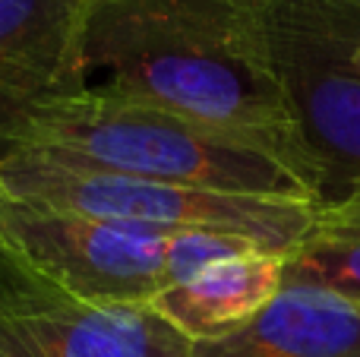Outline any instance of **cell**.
I'll use <instances>...</instances> for the list:
<instances>
[{"label":"cell","instance_id":"1","mask_svg":"<svg viewBox=\"0 0 360 357\" xmlns=\"http://www.w3.org/2000/svg\"><path fill=\"white\" fill-rule=\"evenodd\" d=\"M82 54L111 92L259 145L319 196L243 0H92Z\"/></svg>","mask_w":360,"mask_h":357},{"label":"cell","instance_id":"2","mask_svg":"<svg viewBox=\"0 0 360 357\" xmlns=\"http://www.w3.org/2000/svg\"><path fill=\"white\" fill-rule=\"evenodd\" d=\"M0 152H29L136 181L319 202L310 183L272 152L108 86L0 114Z\"/></svg>","mask_w":360,"mask_h":357},{"label":"cell","instance_id":"3","mask_svg":"<svg viewBox=\"0 0 360 357\" xmlns=\"http://www.w3.org/2000/svg\"><path fill=\"white\" fill-rule=\"evenodd\" d=\"M323 200L360 177V0H243Z\"/></svg>","mask_w":360,"mask_h":357},{"label":"cell","instance_id":"4","mask_svg":"<svg viewBox=\"0 0 360 357\" xmlns=\"http://www.w3.org/2000/svg\"><path fill=\"white\" fill-rule=\"evenodd\" d=\"M0 187L92 219L149 228L158 234L193 228L224 231L281 257L304 238L319 206L294 196H250L165 181H136L51 162L29 152H0Z\"/></svg>","mask_w":360,"mask_h":357},{"label":"cell","instance_id":"5","mask_svg":"<svg viewBox=\"0 0 360 357\" xmlns=\"http://www.w3.org/2000/svg\"><path fill=\"white\" fill-rule=\"evenodd\" d=\"M165 238L0 187V259L86 301L149 307L165 285Z\"/></svg>","mask_w":360,"mask_h":357},{"label":"cell","instance_id":"6","mask_svg":"<svg viewBox=\"0 0 360 357\" xmlns=\"http://www.w3.org/2000/svg\"><path fill=\"white\" fill-rule=\"evenodd\" d=\"M190 339L139 304H98L0 259V357H186Z\"/></svg>","mask_w":360,"mask_h":357},{"label":"cell","instance_id":"7","mask_svg":"<svg viewBox=\"0 0 360 357\" xmlns=\"http://www.w3.org/2000/svg\"><path fill=\"white\" fill-rule=\"evenodd\" d=\"M89 6L92 0H0V114L89 86Z\"/></svg>","mask_w":360,"mask_h":357},{"label":"cell","instance_id":"8","mask_svg":"<svg viewBox=\"0 0 360 357\" xmlns=\"http://www.w3.org/2000/svg\"><path fill=\"white\" fill-rule=\"evenodd\" d=\"M186 357H360V301L285 282L240 326L190 342Z\"/></svg>","mask_w":360,"mask_h":357},{"label":"cell","instance_id":"9","mask_svg":"<svg viewBox=\"0 0 360 357\" xmlns=\"http://www.w3.org/2000/svg\"><path fill=\"white\" fill-rule=\"evenodd\" d=\"M285 285V257L243 250L199 269L184 282L165 285L149 307L184 339L199 342L240 326L266 307Z\"/></svg>","mask_w":360,"mask_h":357},{"label":"cell","instance_id":"10","mask_svg":"<svg viewBox=\"0 0 360 357\" xmlns=\"http://www.w3.org/2000/svg\"><path fill=\"white\" fill-rule=\"evenodd\" d=\"M285 282L360 301V177L316 206L304 238L285 253Z\"/></svg>","mask_w":360,"mask_h":357},{"label":"cell","instance_id":"11","mask_svg":"<svg viewBox=\"0 0 360 357\" xmlns=\"http://www.w3.org/2000/svg\"><path fill=\"white\" fill-rule=\"evenodd\" d=\"M243 250H259V247L243 238H234V234H224V231H202V228L174 231L165 238V285L184 282V278L196 275L205 266L218 263V259H228Z\"/></svg>","mask_w":360,"mask_h":357},{"label":"cell","instance_id":"12","mask_svg":"<svg viewBox=\"0 0 360 357\" xmlns=\"http://www.w3.org/2000/svg\"><path fill=\"white\" fill-rule=\"evenodd\" d=\"M357 70H360V51H357Z\"/></svg>","mask_w":360,"mask_h":357}]
</instances>
